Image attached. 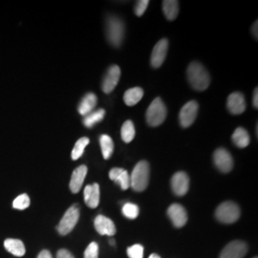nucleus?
<instances>
[{"label": "nucleus", "mask_w": 258, "mask_h": 258, "mask_svg": "<svg viewBox=\"0 0 258 258\" xmlns=\"http://www.w3.org/2000/svg\"><path fill=\"white\" fill-rule=\"evenodd\" d=\"M252 34L254 37L257 39V21H255V23L252 26Z\"/></svg>", "instance_id": "36"}, {"label": "nucleus", "mask_w": 258, "mask_h": 258, "mask_svg": "<svg viewBox=\"0 0 258 258\" xmlns=\"http://www.w3.org/2000/svg\"><path fill=\"white\" fill-rule=\"evenodd\" d=\"M228 109L233 115H239L246 110V101L243 94L239 92L232 93L227 102Z\"/></svg>", "instance_id": "15"}, {"label": "nucleus", "mask_w": 258, "mask_h": 258, "mask_svg": "<svg viewBox=\"0 0 258 258\" xmlns=\"http://www.w3.org/2000/svg\"><path fill=\"white\" fill-rule=\"evenodd\" d=\"M148 4H149L148 0L138 1L136 6H135V14H136V16L142 17L145 14L146 10L148 9Z\"/></svg>", "instance_id": "32"}, {"label": "nucleus", "mask_w": 258, "mask_h": 258, "mask_svg": "<svg viewBox=\"0 0 258 258\" xmlns=\"http://www.w3.org/2000/svg\"><path fill=\"white\" fill-rule=\"evenodd\" d=\"M80 218V210L77 205L70 207L66 212L60 222L58 223L56 230L60 235H66L74 230L77 223Z\"/></svg>", "instance_id": "6"}, {"label": "nucleus", "mask_w": 258, "mask_h": 258, "mask_svg": "<svg viewBox=\"0 0 258 258\" xmlns=\"http://www.w3.org/2000/svg\"><path fill=\"white\" fill-rule=\"evenodd\" d=\"M29 206H30V198L27 194H20L19 197H17L14 200V203H13L14 209H17L19 211H23L27 209Z\"/></svg>", "instance_id": "29"}, {"label": "nucleus", "mask_w": 258, "mask_h": 258, "mask_svg": "<svg viewBox=\"0 0 258 258\" xmlns=\"http://www.w3.org/2000/svg\"><path fill=\"white\" fill-rule=\"evenodd\" d=\"M109 244L112 245V246H115V240L113 239V238H111V239L109 240Z\"/></svg>", "instance_id": "38"}, {"label": "nucleus", "mask_w": 258, "mask_h": 258, "mask_svg": "<svg viewBox=\"0 0 258 258\" xmlns=\"http://www.w3.org/2000/svg\"><path fill=\"white\" fill-rule=\"evenodd\" d=\"M148 258H161L157 253H152V254H150V256Z\"/></svg>", "instance_id": "37"}, {"label": "nucleus", "mask_w": 258, "mask_h": 258, "mask_svg": "<svg viewBox=\"0 0 258 258\" xmlns=\"http://www.w3.org/2000/svg\"><path fill=\"white\" fill-rule=\"evenodd\" d=\"M252 104H253V107L258 108V89L255 88L254 89V92H253V98H252Z\"/></svg>", "instance_id": "35"}, {"label": "nucleus", "mask_w": 258, "mask_h": 258, "mask_svg": "<svg viewBox=\"0 0 258 258\" xmlns=\"http://www.w3.org/2000/svg\"><path fill=\"white\" fill-rule=\"evenodd\" d=\"M186 75L188 83L197 91L206 90L211 83V77L209 72L203 65L197 61H194L189 64Z\"/></svg>", "instance_id": "1"}, {"label": "nucleus", "mask_w": 258, "mask_h": 258, "mask_svg": "<svg viewBox=\"0 0 258 258\" xmlns=\"http://www.w3.org/2000/svg\"><path fill=\"white\" fill-rule=\"evenodd\" d=\"M139 207L135 204L126 203L122 207V214L128 219H136L139 216Z\"/></svg>", "instance_id": "28"}, {"label": "nucleus", "mask_w": 258, "mask_h": 258, "mask_svg": "<svg viewBox=\"0 0 258 258\" xmlns=\"http://www.w3.org/2000/svg\"><path fill=\"white\" fill-rule=\"evenodd\" d=\"M248 251V246L245 242L235 240L230 242L222 249L220 258H243Z\"/></svg>", "instance_id": "9"}, {"label": "nucleus", "mask_w": 258, "mask_h": 258, "mask_svg": "<svg viewBox=\"0 0 258 258\" xmlns=\"http://www.w3.org/2000/svg\"><path fill=\"white\" fill-rule=\"evenodd\" d=\"M109 178L112 181L120 184L122 190H126L130 187V175L128 171L123 168H112L109 172Z\"/></svg>", "instance_id": "18"}, {"label": "nucleus", "mask_w": 258, "mask_h": 258, "mask_svg": "<svg viewBox=\"0 0 258 258\" xmlns=\"http://www.w3.org/2000/svg\"><path fill=\"white\" fill-rule=\"evenodd\" d=\"M232 141L234 145L239 148H247L249 144V133L247 130L243 127H238L235 129L233 135H232Z\"/></svg>", "instance_id": "22"}, {"label": "nucleus", "mask_w": 258, "mask_h": 258, "mask_svg": "<svg viewBox=\"0 0 258 258\" xmlns=\"http://www.w3.org/2000/svg\"><path fill=\"white\" fill-rule=\"evenodd\" d=\"M88 144H89V139L86 138V137H83V138L78 140L77 143H76V145H75L73 150H72V154H71L72 159L75 160V161L78 160V159H80V158L82 157V155H83V152H84V149H85L86 146H87Z\"/></svg>", "instance_id": "27"}, {"label": "nucleus", "mask_w": 258, "mask_h": 258, "mask_svg": "<svg viewBox=\"0 0 258 258\" xmlns=\"http://www.w3.org/2000/svg\"><path fill=\"white\" fill-rule=\"evenodd\" d=\"M168 49V41L166 38L161 39L156 45L153 48L152 54H151V65L154 68L161 67L165 59H166V54Z\"/></svg>", "instance_id": "13"}, {"label": "nucleus", "mask_w": 258, "mask_h": 258, "mask_svg": "<svg viewBox=\"0 0 258 258\" xmlns=\"http://www.w3.org/2000/svg\"><path fill=\"white\" fill-rule=\"evenodd\" d=\"M215 216L221 223L232 224L239 219V207L233 202H224L216 209Z\"/></svg>", "instance_id": "5"}, {"label": "nucleus", "mask_w": 258, "mask_h": 258, "mask_svg": "<svg viewBox=\"0 0 258 258\" xmlns=\"http://www.w3.org/2000/svg\"><path fill=\"white\" fill-rule=\"evenodd\" d=\"M120 78V67L118 65L110 66L106 72V75L103 78V81H102V91L105 94H109L112 92L115 89V87L117 86V84L119 83Z\"/></svg>", "instance_id": "10"}, {"label": "nucleus", "mask_w": 258, "mask_h": 258, "mask_svg": "<svg viewBox=\"0 0 258 258\" xmlns=\"http://www.w3.org/2000/svg\"><path fill=\"white\" fill-rule=\"evenodd\" d=\"M171 188L177 196H184L189 188V178L185 172H176L171 178Z\"/></svg>", "instance_id": "11"}, {"label": "nucleus", "mask_w": 258, "mask_h": 258, "mask_svg": "<svg viewBox=\"0 0 258 258\" xmlns=\"http://www.w3.org/2000/svg\"><path fill=\"white\" fill-rule=\"evenodd\" d=\"M97 102H98V99L95 94L93 93L86 94L79 104V107H78L79 113L83 116H86L87 114H89L90 112L94 110V108L97 105Z\"/></svg>", "instance_id": "19"}, {"label": "nucleus", "mask_w": 258, "mask_h": 258, "mask_svg": "<svg viewBox=\"0 0 258 258\" xmlns=\"http://www.w3.org/2000/svg\"><path fill=\"white\" fill-rule=\"evenodd\" d=\"M149 165L146 161H141L135 166L130 175V187L135 191H144L149 183Z\"/></svg>", "instance_id": "2"}, {"label": "nucleus", "mask_w": 258, "mask_h": 258, "mask_svg": "<svg viewBox=\"0 0 258 258\" xmlns=\"http://www.w3.org/2000/svg\"><path fill=\"white\" fill-rule=\"evenodd\" d=\"M167 215L176 228L184 227L187 222L186 211L180 204H172L167 209Z\"/></svg>", "instance_id": "12"}, {"label": "nucleus", "mask_w": 258, "mask_h": 258, "mask_svg": "<svg viewBox=\"0 0 258 258\" xmlns=\"http://www.w3.org/2000/svg\"><path fill=\"white\" fill-rule=\"evenodd\" d=\"M106 36L114 47H120L124 37V24L121 19L110 16L106 20Z\"/></svg>", "instance_id": "3"}, {"label": "nucleus", "mask_w": 258, "mask_h": 258, "mask_svg": "<svg viewBox=\"0 0 258 258\" xmlns=\"http://www.w3.org/2000/svg\"><path fill=\"white\" fill-rule=\"evenodd\" d=\"M56 258H75L74 255L67 249H59L56 253Z\"/></svg>", "instance_id": "33"}, {"label": "nucleus", "mask_w": 258, "mask_h": 258, "mask_svg": "<svg viewBox=\"0 0 258 258\" xmlns=\"http://www.w3.org/2000/svg\"><path fill=\"white\" fill-rule=\"evenodd\" d=\"M254 258H257V257H254Z\"/></svg>", "instance_id": "39"}, {"label": "nucleus", "mask_w": 258, "mask_h": 258, "mask_svg": "<svg viewBox=\"0 0 258 258\" xmlns=\"http://www.w3.org/2000/svg\"><path fill=\"white\" fill-rule=\"evenodd\" d=\"M4 247L10 253L18 257L23 256L26 252L25 246L21 240L13 239V238L6 239L4 241Z\"/></svg>", "instance_id": "20"}, {"label": "nucleus", "mask_w": 258, "mask_h": 258, "mask_svg": "<svg viewBox=\"0 0 258 258\" xmlns=\"http://www.w3.org/2000/svg\"><path fill=\"white\" fill-rule=\"evenodd\" d=\"M166 114L167 110L165 103L160 98H156L150 103L147 110V121L150 126H159L166 120Z\"/></svg>", "instance_id": "4"}, {"label": "nucleus", "mask_w": 258, "mask_h": 258, "mask_svg": "<svg viewBox=\"0 0 258 258\" xmlns=\"http://www.w3.org/2000/svg\"><path fill=\"white\" fill-rule=\"evenodd\" d=\"M105 116V110L104 109H98V110H94L90 112L89 114H87L86 116H84L83 119V124L88 127L91 128L95 124H97L98 122L102 121Z\"/></svg>", "instance_id": "24"}, {"label": "nucleus", "mask_w": 258, "mask_h": 258, "mask_svg": "<svg viewBox=\"0 0 258 258\" xmlns=\"http://www.w3.org/2000/svg\"><path fill=\"white\" fill-rule=\"evenodd\" d=\"M198 109L199 105L195 101H190L184 104L179 114V120L183 127H189L194 123L198 114Z\"/></svg>", "instance_id": "7"}, {"label": "nucleus", "mask_w": 258, "mask_h": 258, "mask_svg": "<svg viewBox=\"0 0 258 258\" xmlns=\"http://www.w3.org/2000/svg\"><path fill=\"white\" fill-rule=\"evenodd\" d=\"M83 195L85 204L91 209H96L100 204V185L97 183L86 185Z\"/></svg>", "instance_id": "16"}, {"label": "nucleus", "mask_w": 258, "mask_h": 258, "mask_svg": "<svg viewBox=\"0 0 258 258\" xmlns=\"http://www.w3.org/2000/svg\"><path fill=\"white\" fill-rule=\"evenodd\" d=\"M213 162L216 167L223 173L230 172L233 167V160L231 153L225 148H218L214 151Z\"/></svg>", "instance_id": "8"}, {"label": "nucleus", "mask_w": 258, "mask_h": 258, "mask_svg": "<svg viewBox=\"0 0 258 258\" xmlns=\"http://www.w3.org/2000/svg\"><path fill=\"white\" fill-rule=\"evenodd\" d=\"M127 255L129 258L144 257V247L140 244H135L127 249Z\"/></svg>", "instance_id": "30"}, {"label": "nucleus", "mask_w": 258, "mask_h": 258, "mask_svg": "<svg viewBox=\"0 0 258 258\" xmlns=\"http://www.w3.org/2000/svg\"><path fill=\"white\" fill-rule=\"evenodd\" d=\"M120 135H121V139L124 143L128 144L133 141V139L135 137V127L131 120H126L122 124L121 130H120Z\"/></svg>", "instance_id": "26"}, {"label": "nucleus", "mask_w": 258, "mask_h": 258, "mask_svg": "<svg viewBox=\"0 0 258 258\" xmlns=\"http://www.w3.org/2000/svg\"><path fill=\"white\" fill-rule=\"evenodd\" d=\"M94 225L96 231L101 235L113 236L117 231L114 222L112 221L110 218L103 215H98L94 221Z\"/></svg>", "instance_id": "14"}, {"label": "nucleus", "mask_w": 258, "mask_h": 258, "mask_svg": "<svg viewBox=\"0 0 258 258\" xmlns=\"http://www.w3.org/2000/svg\"><path fill=\"white\" fill-rule=\"evenodd\" d=\"M144 96V90L141 87L130 88L123 95V101L128 106H133L137 104Z\"/></svg>", "instance_id": "21"}, {"label": "nucleus", "mask_w": 258, "mask_h": 258, "mask_svg": "<svg viewBox=\"0 0 258 258\" xmlns=\"http://www.w3.org/2000/svg\"><path fill=\"white\" fill-rule=\"evenodd\" d=\"M163 11L166 19L173 21L179 14V2L176 0H165L163 2Z\"/></svg>", "instance_id": "23"}, {"label": "nucleus", "mask_w": 258, "mask_h": 258, "mask_svg": "<svg viewBox=\"0 0 258 258\" xmlns=\"http://www.w3.org/2000/svg\"><path fill=\"white\" fill-rule=\"evenodd\" d=\"M100 145L102 148V155L105 160H108L114 151V143L113 140L108 135L103 134L100 138Z\"/></svg>", "instance_id": "25"}, {"label": "nucleus", "mask_w": 258, "mask_h": 258, "mask_svg": "<svg viewBox=\"0 0 258 258\" xmlns=\"http://www.w3.org/2000/svg\"><path fill=\"white\" fill-rule=\"evenodd\" d=\"M87 166L82 165V166L77 167L72 174L71 181H70V190L73 194H78L82 186H83L84 179L87 175Z\"/></svg>", "instance_id": "17"}, {"label": "nucleus", "mask_w": 258, "mask_h": 258, "mask_svg": "<svg viewBox=\"0 0 258 258\" xmlns=\"http://www.w3.org/2000/svg\"><path fill=\"white\" fill-rule=\"evenodd\" d=\"M84 258H99V245L91 242L84 251Z\"/></svg>", "instance_id": "31"}, {"label": "nucleus", "mask_w": 258, "mask_h": 258, "mask_svg": "<svg viewBox=\"0 0 258 258\" xmlns=\"http://www.w3.org/2000/svg\"><path fill=\"white\" fill-rule=\"evenodd\" d=\"M37 258H53L52 257V254L49 250L47 249H43L42 251H40V253L38 254Z\"/></svg>", "instance_id": "34"}]
</instances>
